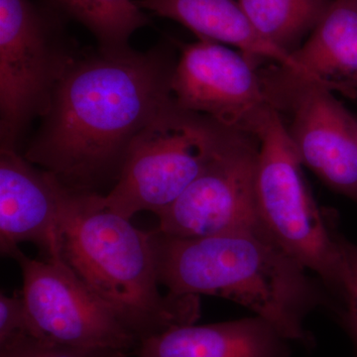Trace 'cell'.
Wrapping results in <instances>:
<instances>
[{
  "instance_id": "obj_1",
  "label": "cell",
  "mask_w": 357,
  "mask_h": 357,
  "mask_svg": "<svg viewBox=\"0 0 357 357\" xmlns=\"http://www.w3.org/2000/svg\"><path fill=\"white\" fill-rule=\"evenodd\" d=\"M176 63L166 45L77 56L25 158L75 191L117 181L136 136L174 98Z\"/></svg>"
},
{
  "instance_id": "obj_2",
  "label": "cell",
  "mask_w": 357,
  "mask_h": 357,
  "mask_svg": "<svg viewBox=\"0 0 357 357\" xmlns=\"http://www.w3.org/2000/svg\"><path fill=\"white\" fill-rule=\"evenodd\" d=\"M159 281L169 294L232 301L289 340L307 342L305 319L328 302L307 268L262 229L203 237L150 231Z\"/></svg>"
},
{
  "instance_id": "obj_3",
  "label": "cell",
  "mask_w": 357,
  "mask_h": 357,
  "mask_svg": "<svg viewBox=\"0 0 357 357\" xmlns=\"http://www.w3.org/2000/svg\"><path fill=\"white\" fill-rule=\"evenodd\" d=\"M109 210L102 195L70 190L61 229V256L96 297L139 340L199 317L198 296L163 295L151 234Z\"/></svg>"
},
{
  "instance_id": "obj_4",
  "label": "cell",
  "mask_w": 357,
  "mask_h": 357,
  "mask_svg": "<svg viewBox=\"0 0 357 357\" xmlns=\"http://www.w3.org/2000/svg\"><path fill=\"white\" fill-rule=\"evenodd\" d=\"M255 136L260 143L255 172L260 225L340 299L345 273L344 237L319 210L305 180L299 154L272 105L263 115Z\"/></svg>"
},
{
  "instance_id": "obj_5",
  "label": "cell",
  "mask_w": 357,
  "mask_h": 357,
  "mask_svg": "<svg viewBox=\"0 0 357 357\" xmlns=\"http://www.w3.org/2000/svg\"><path fill=\"white\" fill-rule=\"evenodd\" d=\"M231 128L173 98L133 140L105 206L128 220L144 211L159 215L201 175Z\"/></svg>"
},
{
  "instance_id": "obj_6",
  "label": "cell",
  "mask_w": 357,
  "mask_h": 357,
  "mask_svg": "<svg viewBox=\"0 0 357 357\" xmlns=\"http://www.w3.org/2000/svg\"><path fill=\"white\" fill-rule=\"evenodd\" d=\"M52 14L31 0H0V137L15 148L32 119L50 109L75 59Z\"/></svg>"
},
{
  "instance_id": "obj_7",
  "label": "cell",
  "mask_w": 357,
  "mask_h": 357,
  "mask_svg": "<svg viewBox=\"0 0 357 357\" xmlns=\"http://www.w3.org/2000/svg\"><path fill=\"white\" fill-rule=\"evenodd\" d=\"M303 165L357 206V121L333 91L278 64L259 69Z\"/></svg>"
},
{
  "instance_id": "obj_8",
  "label": "cell",
  "mask_w": 357,
  "mask_h": 357,
  "mask_svg": "<svg viewBox=\"0 0 357 357\" xmlns=\"http://www.w3.org/2000/svg\"><path fill=\"white\" fill-rule=\"evenodd\" d=\"M26 307L40 337L53 344L121 357L140 342L91 292L62 257L32 259L20 248Z\"/></svg>"
},
{
  "instance_id": "obj_9",
  "label": "cell",
  "mask_w": 357,
  "mask_h": 357,
  "mask_svg": "<svg viewBox=\"0 0 357 357\" xmlns=\"http://www.w3.org/2000/svg\"><path fill=\"white\" fill-rule=\"evenodd\" d=\"M259 148L255 135L229 129L201 175L157 215V229L167 236L203 237L262 229L255 202Z\"/></svg>"
},
{
  "instance_id": "obj_10",
  "label": "cell",
  "mask_w": 357,
  "mask_h": 357,
  "mask_svg": "<svg viewBox=\"0 0 357 357\" xmlns=\"http://www.w3.org/2000/svg\"><path fill=\"white\" fill-rule=\"evenodd\" d=\"M172 91L183 109L252 135L270 107L257 63L206 40L182 46Z\"/></svg>"
},
{
  "instance_id": "obj_11",
  "label": "cell",
  "mask_w": 357,
  "mask_h": 357,
  "mask_svg": "<svg viewBox=\"0 0 357 357\" xmlns=\"http://www.w3.org/2000/svg\"><path fill=\"white\" fill-rule=\"evenodd\" d=\"M70 189L35 168L16 148H0V248L11 256L23 243L45 257L61 256V229Z\"/></svg>"
},
{
  "instance_id": "obj_12",
  "label": "cell",
  "mask_w": 357,
  "mask_h": 357,
  "mask_svg": "<svg viewBox=\"0 0 357 357\" xmlns=\"http://www.w3.org/2000/svg\"><path fill=\"white\" fill-rule=\"evenodd\" d=\"M287 340L260 317L187 325L142 340L134 357H289Z\"/></svg>"
},
{
  "instance_id": "obj_13",
  "label": "cell",
  "mask_w": 357,
  "mask_h": 357,
  "mask_svg": "<svg viewBox=\"0 0 357 357\" xmlns=\"http://www.w3.org/2000/svg\"><path fill=\"white\" fill-rule=\"evenodd\" d=\"M136 3L161 17L177 21L199 40L231 45L257 64L271 61L310 77L293 55L256 31L238 0H139Z\"/></svg>"
},
{
  "instance_id": "obj_14",
  "label": "cell",
  "mask_w": 357,
  "mask_h": 357,
  "mask_svg": "<svg viewBox=\"0 0 357 357\" xmlns=\"http://www.w3.org/2000/svg\"><path fill=\"white\" fill-rule=\"evenodd\" d=\"M310 79L357 96V0H331L306 42L292 54Z\"/></svg>"
},
{
  "instance_id": "obj_15",
  "label": "cell",
  "mask_w": 357,
  "mask_h": 357,
  "mask_svg": "<svg viewBox=\"0 0 357 357\" xmlns=\"http://www.w3.org/2000/svg\"><path fill=\"white\" fill-rule=\"evenodd\" d=\"M256 31L292 54L311 34L331 0H238Z\"/></svg>"
},
{
  "instance_id": "obj_16",
  "label": "cell",
  "mask_w": 357,
  "mask_h": 357,
  "mask_svg": "<svg viewBox=\"0 0 357 357\" xmlns=\"http://www.w3.org/2000/svg\"><path fill=\"white\" fill-rule=\"evenodd\" d=\"M60 10L95 35L100 50L130 49L129 39L136 30L149 24L143 9L133 0H52Z\"/></svg>"
},
{
  "instance_id": "obj_17",
  "label": "cell",
  "mask_w": 357,
  "mask_h": 357,
  "mask_svg": "<svg viewBox=\"0 0 357 357\" xmlns=\"http://www.w3.org/2000/svg\"><path fill=\"white\" fill-rule=\"evenodd\" d=\"M28 338H41L35 330L22 294L0 295V349ZM43 340V338H41Z\"/></svg>"
},
{
  "instance_id": "obj_18",
  "label": "cell",
  "mask_w": 357,
  "mask_h": 357,
  "mask_svg": "<svg viewBox=\"0 0 357 357\" xmlns=\"http://www.w3.org/2000/svg\"><path fill=\"white\" fill-rule=\"evenodd\" d=\"M345 273L344 288L338 302L342 324L357 354V245L344 238Z\"/></svg>"
},
{
  "instance_id": "obj_19",
  "label": "cell",
  "mask_w": 357,
  "mask_h": 357,
  "mask_svg": "<svg viewBox=\"0 0 357 357\" xmlns=\"http://www.w3.org/2000/svg\"><path fill=\"white\" fill-rule=\"evenodd\" d=\"M0 357H121L112 354L81 351L41 340L28 338L0 349Z\"/></svg>"
}]
</instances>
